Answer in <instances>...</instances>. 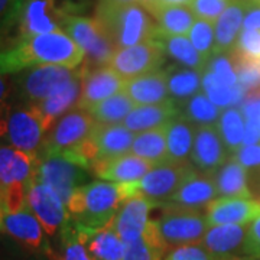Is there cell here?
Masks as SVG:
<instances>
[{"instance_id": "28", "label": "cell", "mask_w": 260, "mask_h": 260, "mask_svg": "<svg viewBox=\"0 0 260 260\" xmlns=\"http://www.w3.org/2000/svg\"><path fill=\"white\" fill-rule=\"evenodd\" d=\"M217 192L221 198H246L251 192L247 184V171L236 158H229L213 174Z\"/></svg>"}, {"instance_id": "47", "label": "cell", "mask_w": 260, "mask_h": 260, "mask_svg": "<svg viewBox=\"0 0 260 260\" xmlns=\"http://www.w3.org/2000/svg\"><path fill=\"white\" fill-rule=\"evenodd\" d=\"M44 254H38L26 250L20 246V250H13L10 247H0V260H42Z\"/></svg>"}, {"instance_id": "1", "label": "cell", "mask_w": 260, "mask_h": 260, "mask_svg": "<svg viewBox=\"0 0 260 260\" xmlns=\"http://www.w3.org/2000/svg\"><path fill=\"white\" fill-rule=\"evenodd\" d=\"M84 62V52L64 30L20 39L0 51V73L16 74L41 65L77 68Z\"/></svg>"}, {"instance_id": "29", "label": "cell", "mask_w": 260, "mask_h": 260, "mask_svg": "<svg viewBox=\"0 0 260 260\" xmlns=\"http://www.w3.org/2000/svg\"><path fill=\"white\" fill-rule=\"evenodd\" d=\"M171 100L181 107L203 88V71L184 65H171L165 70Z\"/></svg>"}, {"instance_id": "49", "label": "cell", "mask_w": 260, "mask_h": 260, "mask_svg": "<svg viewBox=\"0 0 260 260\" xmlns=\"http://www.w3.org/2000/svg\"><path fill=\"white\" fill-rule=\"evenodd\" d=\"M260 142V121L247 119L244 124V139L243 146L249 145H257Z\"/></svg>"}, {"instance_id": "32", "label": "cell", "mask_w": 260, "mask_h": 260, "mask_svg": "<svg viewBox=\"0 0 260 260\" xmlns=\"http://www.w3.org/2000/svg\"><path fill=\"white\" fill-rule=\"evenodd\" d=\"M158 44L164 55H168L177 61L179 65H184L192 70L204 71L207 61L201 56V54L191 44L189 38L186 37H174V35H165L162 32L156 34L153 39Z\"/></svg>"}, {"instance_id": "42", "label": "cell", "mask_w": 260, "mask_h": 260, "mask_svg": "<svg viewBox=\"0 0 260 260\" xmlns=\"http://www.w3.org/2000/svg\"><path fill=\"white\" fill-rule=\"evenodd\" d=\"M167 260H213V257L205 250L203 244L197 243L172 249L169 251Z\"/></svg>"}, {"instance_id": "20", "label": "cell", "mask_w": 260, "mask_h": 260, "mask_svg": "<svg viewBox=\"0 0 260 260\" xmlns=\"http://www.w3.org/2000/svg\"><path fill=\"white\" fill-rule=\"evenodd\" d=\"M218 192L213 174L194 171L167 204L184 210L198 211L203 208H208L210 204L215 201Z\"/></svg>"}, {"instance_id": "21", "label": "cell", "mask_w": 260, "mask_h": 260, "mask_svg": "<svg viewBox=\"0 0 260 260\" xmlns=\"http://www.w3.org/2000/svg\"><path fill=\"white\" fill-rule=\"evenodd\" d=\"M260 215V203L246 198H218L207 211L208 225L249 224Z\"/></svg>"}, {"instance_id": "14", "label": "cell", "mask_w": 260, "mask_h": 260, "mask_svg": "<svg viewBox=\"0 0 260 260\" xmlns=\"http://www.w3.org/2000/svg\"><path fill=\"white\" fill-rule=\"evenodd\" d=\"M28 204L39 223L42 224L48 237H58L70 220L67 205L61 197L51 186L34 179L29 189Z\"/></svg>"}, {"instance_id": "6", "label": "cell", "mask_w": 260, "mask_h": 260, "mask_svg": "<svg viewBox=\"0 0 260 260\" xmlns=\"http://www.w3.org/2000/svg\"><path fill=\"white\" fill-rule=\"evenodd\" d=\"M45 136L47 130L35 106L28 103L0 106V140L8 146L38 156Z\"/></svg>"}, {"instance_id": "27", "label": "cell", "mask_w": 260, "mask_h": 260, "mask_svg": "<svg viewBox=\"0 0 260 260\" xmlns=\"http://www.w3.org/2000/svg\"><path fill=\"white\" fill-rule=\"evenodd\" d=\"M93 140L99 149V159H110L130 152L135 133L123 124H99L93 132Z\"/></svg>"}, {"instance_id": "18", "label": "cell", "mask_w": 260, "mask_h": 260, "mask_svg": "<svg viewBox=\"0 0 260 260\" xmlns=\"http://www.w3.org/2000/svg\"><path fill=\"white\" fill-rule=\"evenodd\" d=\"M152 205L153 204L146 197L140 194L133 195L121 203L113 218L112 225L124 244L136 242L143 237L149 223V210Z\"/></svg>"}, {"instance_id": "41", "label": "cell", "mask_w": 260, "mask_h": 260, "mask_svg": "<svg viewBox=\"0 0 260 260\" xmlns=\"http://www.w3.org/2000/svg\"><path fill=\"white\" fill-rule=\"evenodd\" d=\"M230 3L232 0H192L189 9L198 19L215 23Z\"/></svg>"}, {"instance_id": "35", "label": "cell", "mask_w": 260, "mask_h": 260, "mask_svg": "<svg viewBox=\"0 0 260 260\" xmlns=\"http://www.w3.org/2000/svg\"><path fill=\"white\" fill-rule=\"evenodd\" d=\"M136 107V103L124 91L114 94L91 107L88 112L99 124H119Z\"/></svg>"}, {"instance_id": "16", "label": "cell", "mask_w": 260, "mask_h": 260, "mask_svg": "<svg viewBox=\"0 0 260 260\" xmlns=\"http://www.w3.org/2000/svg\"><path fill=\"white\" fill-rule=\"evenodd\" d=\"M84 65V64H83ZM126 80L121 78L109 65L88 70L84 65V77L81 83V97L78 109L90 110L95 104L124 90Z\"/></svg>"}, {"instance_id": "36", "label": "cell", "mask_w": 260, "mask_h": 260, "mask_svg": "<svg viewBox=\"0 0 260 260\" xmlns=\"http://www.w3.org/2000/svg\"><path fill=\"white\" fill-rule=\"evenodd\" d=\"M179 116L192 123L195 127L217 126L221 112L204 93L195 94L179 107Z\"/></svg>"}, {"instance_id": "39", "label": "cell", "mask_w": 260, "mask_h": 260, "mask_svg": "<svg viewBox=\"0 0 260 260\" xmlns=\"http://www.w3.org/2000/svg\"><path fill=\"white\" fill-rule=\"evenodd\" d=\"M189 41L194 48L208 61L215 54V29L213 22L198 19L189 30Z\"/></svg>"}, {"instance_id": "8", "label": "cell", "mask_w": 260, "mask_h": 260, "mask_svg": "<svg viewBox=\"0 0 260 260\" xmlns=\"http://www.w3.org/2000/svg\"><path fill=\"white\" fill-rule=\"evenodd\" d=\"M83 74V64L77 68L64 65H41L19 73L16 85L25 103L37 106Z\"/></svg>"}, {"instance_id": "30", "label": "cell", "mask_w": 260, "mask_h": 260, "mask_svg": "<svg viewBox=\"0 0 260 260\" xmlns=\"http://www.w3.org/2000/svg\"><path fill=\"white\" fill-rule=\"evenodd\" d=\"M195 127L192 123L178 116L167 126L168 159L172 164L186 165L191 160L194 146Z\"/></svg>"}, {"instance_id": "10", "label": "cell", "mask_w": 260, "mask_h": 260, "mask_svg": "<svg viewBox=\"0 0 260 260\" xmlns=\"http://www.w3.org/2000/svg\"><path fill=\"white\" fill-rule=\"evenodd\" d=\"M88 169L64 155H55L38 158L35 181L51 186L67 205L75 189L85 185L84 182L88 179Z\"/></svg>"}, {"instance_id": "26", "label": "cell", "mask_w": 260, "mask_h": 260, "mask_svg": "<svg viewBox=\"0 0 260 260\" xmlns=\"http://www.w3.org/2000/svg\"><path fill=\"white\" fill-rule=\"evenodd\" d=\"M179 116V107L174 102L152 106H138L123 120V126L133 133L167 127L168 124Z\"/></svg>"}, {"instance_id": "7", "label": "cell", "mask_w": 260, "mask_h": 260, "mask_svg": "<svg viewBox=\"0 0 260 260\" xmlns=\"http://www.w3.org/2000/svg\"><path fill=\"white\" fill-rule=\"evenodd\" d=\"M97 123L88 110L74 109L64 114L48 130L38 158L64 155L80 148L93 136Z\"/></svg>"}, {"instance_id": "56", "label": "cell", "mask_w": 260, "mask_h": 260, "mask_svg": "<svg viewBox=\"0 0 260 260\" xmlns=\"http://www.w3.org/2000/svg\"><path fill=\"white\" fill-rule=\"evenodd\" d=\"M0 232H2V213H0Z\"/></svg>"}, {"instance_id": "52", "label": "cell", "mask_w": 260, "mask_h": 260, "mask_svg": "<svg viewBox=\"0 0 260 260\" xmlns=\"http://www.w3.org/2000/svg\"><path fill=\"white\" fill-rule=\"evenodd\" d=\"M140 5L145 8V9L150 12L153 8H156L159 5V0H140Z\"/></svg>"}, {"instance_id": "45", "label": "cell", "mask_w": 260, "mask_h": 260, "mask_svg": "<svg viewBox=\"0 0 260 260\" xmlns=\"http://www.w3.org/2000/svg\"><path fill=\"white\" fill-rule=\"evenodd\" d=\"M246 169H253V168L260 167V145H249V146H242L234 155Z\"/></svg>"}, {"instance_id": "37", "label": "cell", "mask_w": 260, "mask_h": 260, "mask_svg": "<svg viewBox=\"0 0 260 260\" xmlns=\"http://www.w3.org/2000/svg\"><path fill=\"white\" fill-rule=\"evenodd\" d=\"M59 249L54 250L52 260H91L83 242L80 224L70 218L58 234Z\"/></svg>"}, {"instance_id": "51", "label": "cell", "mask_w": 260, "mask_h": 260, "mask_svg": "<svg viewBox=\"0 0 260 260\" xmlns=\"http://www.w3.org/2000/svg\"><path fill=\"white\" fill-rule=\"evenodd\" d=\"M192 0H159L160 5H174V6H186L191 5Z\"/></svg>"}, {"instance_id": "34", "label": "cell", "mask_w": 260, "mask_h": 260, "mask_svg": "<svg viewBox=\"0 0 260 260\" xmlns=\"http://www.w3.org/2000/svg\"><path fill=\"white\" fill-rule=\"evenodd\" d=\"M203 90L205 95L218 109H224V107L229 109L230 106L240 104L246 97V88L242 84L239 83L234 87H230L224 84L217 75L207 70L203 71Z\"/></svg>"}, {"instance_id": "12", "label": "cell", "mask_w": 260, "mask_h": 260, "mask_svg": "<svg viewBox=\"0 0 260 260\" xmlns=\"http://www.w3.org/2000/svg\"><path fill=\"white\" fill-rule=\"evenodd\" d=\"M192 172L194 167L189 164L165 162L155 165L139 182V194L146 197L153 205L167 204Z\"/></svg>"}, {"instance_id": "53", "label": "cell", "mask_w": 260, "mask_h": 260, "mask_svg": "<svg viewBox=\"0 0 260 260\" xmlns=\"http://www.w3.org/2000/svg\"><path fill=\"white\" fill-rule=\"evenodd\" d=\"M116 2H120V3H140V0H116Z\"/></svg>"}, {"instance_id": "50", "label": "cell", "mask_w": 260, "mask_h": 260, "mask_svg": "<svg viewBox=\"0 0 260 260\" xmlns=\"http://www.w3.org/2000/svg\"><path fill=\"white\" fill-rule=\"evenodd\" d=\"M10 94V84L6 78V74L0 73V106H3L5 103H8V97Z\"/></svg>"}, {"instance_id": "43", "label": "cell", "mask_w": 260, "mask_h": 260, "mask_svg": "<svg viewBox=\"0 0 260 260\" xmlns=\"http://www.w3.org/2000/svg\"><path fill=\"white\" fill-rule=\"evenodd\" d=\"M52 5L61 18L65 19L67 16H81L88 10L91 0H52Z\"/></svg>"}, {"instance_id": "44", "label": "cell", "mask_w": 260, "mask_h": 260, "mask_svg": "<svg viewBox=\"0 0 260 260\" xmlns=\"http://www.w3.org/2000/svg\"><path fill=\"white\" fill-rule=\"evenodd\" d=\"M23 0H0V37L8 30Z\"/></svg>"}, {"instance_id": "3", "label": "cell", "mask_w": 260, "mask_h": 260, "mask_svg": "<svg viewBox=\"0 0 260 260\" xmlns=\"http://www.w3.org/2000/svg\"><path fill=\"white\" fill-rule=\"evenodd\" d=\"M126 195L120 184L95 181L78 186L68 200L70 218L90 229H102L112 223Z\"/></svg>"}, {"instance_id": "55", "label": "cell", "mask_w": 260, "mask_h": 260, "mask_svg": "<svg viewBox=\"0 0 260 260\" xmlns=\"http://www.w3.org/2000/svg\"><path fill=\"white\" fill-rule=\"evenodd\" d=\"M242 260H260L259 257H253V256H249V257H244V259Z\"/></svg>"}, {"instance_id": "23", "label": "cell", "mask_w": 260, "mask_h": 260, "mask_svg": "<svg viewBox=\"0 0 260 260\" xmlns=\"http://www.w3.org/2000/svg\"><path fill=\"white\" fill-rule=\"evenodd\" d=\"M80 232L91 260H123L124 242L112 223L102 229H90L80 224Z\"/></svg>"}, {"instance_id": "11", "label": "cell", "mask_w": 260, "mask_h": 260, "mask_svg": "<svg viewBox=\"0 0 260 260\" xmlns=\"http://www.w3.org/2000/svg\"><path fill=\"white\" fill-rule=\"evenodd\" d=\"M2 233L8 234L26 250L44 254L49 260L54 257V249L48 240V234L29 208V204L18 213L2 214Z\"/></svg>"}, {"instance_id": "25", "label": "cell", "mask_w": 260, "mask_h": 260, "mask_svg": "<svg viewBox=\"0 0 260 260\" xmlns=\"http://www.w3.org/2000/svg\"><path fill=\"white\" fill-rule=\"evenodd\" d=\"M83 77L84 74L78 77L77 80H74L73 83L65 85L64 88H61L59 91L49 95L44 102H41L35 106L47 133L48 130L55 124L58 119H61L68 112L78 109V103H80V97H81Z\"/></svg>"}, {"instance_id": "13", "label": "cell", "mask_w": 260, "mask_h": 260, "mask_svg": "<svg viewBox=\"0 0 260 260\" xmlns=\"http://www.w3.org/2000/svg\"><path fill=\"white\" fill-rule=\"evenodd\" d=\"M164 52L155 41L116 49L109 67L121 78L133 80L140 75L158 71L164 64Z\"/></svg>"}, {"instance_id": "15", "label": "cell", "mask_w": 260, "mask_h": 260, "mask_svg": "<svg viewBox=\"0 0 260 260\" xmlns=\"http://www.w3.org/2000/svg\"><path fill=\"white\" fill-rule=\"evenodd\" d=\"M249 227L246 224L213 225L204 234L200 244L213 260H242L247 256Z\"/></svg>"}, {"instance_id": "38", "label": "cell", "mask_w": 260, "mask_h": 260, "mask_svg": "<svg viewBox=\"0 0 260 260\" xmlns=\"http://www.w3.org/2000/svg\"><path fill=\"white\" fill-rule=\"evenodd\" d=\"M215 127L218 130L230 156L236 155L237 150L242 148L243 139H244V121H243L242 112L236 107L225 109L221 113L220 120Z\"/></svg>"}, {"instance_id": "5", "label": "cell", "mask_w": 260, "mask_h": 260, "mask_svg": "<svg viewBox=\"0 0 260 260\" xmlns=\"http://www.w3.org/2000/svg\"><path fill=\"white\" fill-rule=\"evenodd\" d=\"M38 156L12 146H0V213H18L28 205Z\"/></svg>"}, {"instance_id": "4", "label": "cell", "mask_w": 260, "mask_h": 260, "mask_svg": "<svg viewBox=\"0 0 260 260\" xmlns=\"http://www.w3.org/2000/svg\"><path fill=\"white\" fill-rule=\"evenodd\" d=\"M162 207L165 208V214L156 221H149L143 234L150 244L164 254L181 246L201 243L210 227L207 215L171 204Z\"/></svg>"}, {"instance_id": "31", "label": "cell", "mask_w": 260, "mask_h": 260, "mask_svg": "<svg viewBox=\"0 0 260 260\" xmlns=\"http://www.w3.org/2000/svg\"><path fill=\"white\" fill-rule=\"evenodd\" d=\"M156 20L159 32L174 37H185L195 23V15L186 6L160 5L149 12Z\"/></svg>"}, {"instance_id": "17", "label": "cell", "mask_w": 260, "mask_h": 260, "mask_svg": "<svg viewBox=\"0 0 260 260\" xmlns=\"http://www.w3.org/2000/svg\"><path fill=\"white\" fill-rule=\"evenodd\" d=\"M230 153L215 126H203L195 129L191 164L204 174H214L223 165Z\"/></svg>"}, {"instance_id": "19", "label": "cell", "mask_w": 260, "mask_h": 260, "mask_svg": "<svg viewBox=\"0 0 260 260\" xmlns=\"http://www.w3.org/2000/svg\"><path fill=\"white\" fill-rule=\"evenodd\" d=\"M153 167V164L143 158L126 153L116 158L97 159L91 167V172L95 177L114 184H133L140 182Z\"/></svg>"}, {"instance_id": "33", "label": "cell", "mask_w": 260, "mask_h": 260, "mask_svg": "<svg viewBox=\"0 0 260 260\" xmlns=\"http://www.w3.org/2000/svg\"><path fill=\"white\" fill-rule=\"evenodd\" d=\"M130 152L133 155L153 164V165H160V164L169 162V159H168L167 127L139 133L133 140Z\"/></svg>"}, {"instance_id": "22", "label": "cell", "mask_w": 260, "mask_h": 260, "mask_svg": "<svg viewBox=\"0 0 260 260\" xmlns=\"http://www.w3.org/2000/svg\"><path fill=\"white\" fill-rule=\"evenodd\" d=\"M123 91L136 103V106H152L172 102L169 97L165 70H158L133 80H127Z\"/></svg>"}, {"instance_id": "54", "label": "cell", "mask_w": 260, "mask_h": 260, "mask_svg": "<svg viewBox=\"0 0 260 260\" xmlns=\"http://www.w3.org/2000/svg\"><path fill=\"white\" fill-rule=\"evenodd\" d=\"M246 2H249L251 5H260V0H246Z\"/></svg>"}, {"instance_id": "2", "label": "cell", "mask_w": 260, "mask_h": 260, "mask_svg": "<svg viewBox=\"0 0 260 260\" xmlns=\"http://www.w3.org/2000/svg\"><path fill=\"white\" fill-rule=\"evenodd\" d=\"M94 19L116 49L150 42L158 34V25L140 3L99 0Z\"/></svg>"}, {"instance_id": "9", "label": "cell", "mask_w": 260, "mask_h": 260, "mask_svg": "<svg viewBox=\"0 0 260 260\" xmlns=\"http://www.w3.org/2000/svg\"><path fill=\"white\" fill-rule=\"evenodd\" d=\"M62 30L74 39L84 52L83 64L88 70L109 65L113 54L116 52V47L95 19L67 16L62 20Z\"/></svg>"}, {"instance_id": "24", "label": "cell", "mask_w": 260, "mask_h": 260, "mask_svg": "<svg viewBox=\"0 0 260 260\" xmlns=\"http://www.w3.org/2000/svg\"><path fill=\"white\" fill-rule=\"evenodd\" d=\"M249 2L246 0H232L229 8L215 20V54H233L242 34L243 20Z\"/></svg>"}, {"instance_id": "40", "label": "cell", "mask_w": 260, "mask_h": 260, "mask_svg": "<svg viewBox=\"0 0 260 260\" xmlns=\"http://www.w3.org/2000/svg\"><path fill=\"white\" fill-rule=\"evenodd\" d=\"M232 54H221L217 52L214 54L205 65V70L215 74L224 84L234 87L236 84H239V77L236 73V67H234V59Z\"/></svg>"}, {"instance_id": "46", "label": "cell", "mask_w": 260, "mask_h": 260, "mask_svg": "<svg viewBox=\"0 0 260 260\" xmlns=\"http://www.w3.org/2000/svg\"><path fill=\"white\" fill-rule=\"evenodd\" d=\"M247 256L260 259V215L249 225L247 236Z\"/></svg>"}, {"instance_id": "48", "label": "cell", "mask_w": 260, "mask_h": 260, "mask_svg": "<svg viewBox=\"0 0 260 260\" xmlns=\"http://www.w3.org/2000/svg\"><path fill=\"white\" fill-rule=\"evenodd\" d=\"M243 30H260V5L249 3L243 20Z\"/></svg>"}]
</instances>
